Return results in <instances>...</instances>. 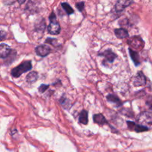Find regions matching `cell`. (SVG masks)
<instances>
[{
  "mask_svg": "<svg viewBox=\"0 0 152 152\" xmlns=\"http://www.w3.org/2000/svg\"><path fill=\"white\" fill-rule=\"evenodd\" d=\"M84 5H85V3L84 1L78 2L75 4V7L80 12H82L84 8Z\"/></svg>",
  "mask_w": 152,
  "mask_h": 152,
  "instance_id": "22",
  "label": "cell"
},
{
  "mask_svg": "<svg viewBox=\"0 0 152 152\" xmlns=\"http://www.w3.org/2000/svg\"><path fill=\"white\" fill-rule=\"evenodd\" d=\"M36 4V3L35 2V0H29L27 4L26 5L25 11H27L28 12H31V14L34 13L35 11H37V7Z\"/></svg>",
  "mask_w": 152,
  "mask_h": 152,
  "instance_id": "13",
  "label": "cell"
},
{
  "mask_svg": "<svg viewBox=\"0 0 152 152\" xmlns=\"http://www.w3.org/2000/svg\"><path fill=\"white\" fill-rule=\"evenodd\" d=\"M146 83V78L142 71H138L134 77L133 84L134 86H142Z\"/></svg>",
  "mask_w": 152,
  "mask_h": 152,
  "instance_id": "6",
  "label": "cell"
},
{
  "mask_svg": "<svg viewBox=\"0 0 152 152\" xmlns=\"http://www.w3.org/2000/svg\"><path fill=\"white\" fill-rule=\"evenodd\" d=\"M114 33L116 37L118 39H124L129 36L128 31L123 28H115L114 30Z\"/></svg>",
  "mask_w": 152,
  "mask_h": 152,
  "instance_id": "11",
  "label": "cell"
},
{
  "mask_svg": "<svg viewBox=\"0 0 152 152\" xmlns=\"http://www.w3.org/2000/svg\"><path fill=\"white\" fill-rule=\"evenodd\" d=\"M32 68L31 61H24L18 66L13 68L11 71V75L14 78H18L23 73L27 72Z\"/></svg>",
  "mask_w": 152,
  "mask_h": 152,
  "instance_id": "1",
  "label": "cell"
},
{
  "mask_svg": "<svg viewBox=\"0 0 152 152\" xmlns=\"http://www.w3.org/2000/svg\"><path fill=\"white\" fill-rule=\"evenodd\" d=\"M128 43L135 49H140L144 46V42L141 37L134 36L131 37L128 41Z\"/></svg>",
  "mask_w": 152,
  "mask_h": 152,
  "instance_id": "9",
  "label": "cell"
},
{
  "mask_svg": "<svg viewBox=\"0 0 152 152\" xmlns=\"http://www.w3.org/2000/svg\"><path fill=\"white\" fill-rule=\"evenodd\" d=\"M35 52L37 55L40 57H45L51 52V49L48 45H40L36 47Z\"/></svg>",
  "mask_w": 152,
  "mask_h": 152,
  "instance_id": "4",
  "label": "cell"
},
{
  "mask_svg": "<svg viewBox=\"0 0 152 152\" xmlns=\"http://www.w3.org/2000/svg\"><path fill=\"white\" fill-rule=\"evenodd\" d=\"M5 36H6L5 32L4 30H1V41L5 37Z\"/></svg>",
  "mask_w": 152,
  "mask_h": 152,
  "instance_id": "25",
  "label": "cell"
},
{
  "mask_svg": "<svg viewBox=\"0 0 152 152\" xmlns=\"http://www.w3.org/2000/svg\"><path fill=\"white\" fill-rule=\"evenodd\" d=\"M79 122L84 125L88 123V112L86 110H83L79 116Z\"/></svg>",
  "mask_w": 152,
  "mask_h": 152,
  "instance_id": "17",
  "label": "cell"
},
{
  "mask_svg": "<svg viewBox=\"0 0 152 152\" xmlns=\"http://www.w3.org/2000/svg\"><path fill=\"white\" fill-rule=\"evenodd\" d=\"M106 99L109 102L115 103V104H117V106H119L121 104V102L120 99L115 95L108 94L106 96Z\"/></svg>",
  "mask_w": 152,
  "mask_h": 152,
  "instance_id": "18",
  "label": "cell"
},
{
  "mask_svg": "<svg viewBox=\"0 0 152 152\" xmlns=\"http://www.w3.org/2000/svg\"><path fill=\"white\" fill-rule=\"evenodd\" d=\"M61 6L68 15H71L74 13V10H73V8L70 6V5L68 3L62 2V3H61Z\"/></svg>",
  "mask_w": 152,
  "mask_h": 152,
  "instance_id": "19",
  "label": "cell"
},
{
  "mask_svg": "<svg viewBox=\"0 0 152 152\" xmlns=\"http://www.w3.org/2000/svg\"><path fill=\"white\" fill-rule=\"evenodd\" d=\"M12 49L10 47L5 43L0 45V58L1 59H6L11 53Z\"/></svg>",
  "mask_w": 152,
  "mask_h": 152,
  "instance_id": "10",
  "label": "cell"
},
{
  "mask_svg": "<svg viewBox=\"0 0 152 152\" xmlns=\"http://www.w3.org/2000/svg\"><path fill=\"white\" fill-rule=\"evenodd\" d=\"M61 105L65 107V108H67L68 106L69 105V103L68 102V100L66 99V98H64V97H62L59 100Z\"/></svg>",
  "mask_w": 152,
  "mask_h": 152,
  "instance_id": "23",
  "label": "cell"
},
{
  "mask_svg": "<svg viewBox=\"0 0 152 152\" xmlns=\"http://www.w3.org/2000/svg\"><path fill=\"white\" fill-rule=\"evenodd\" d=\"M99 55L104 57L105 61L110 64H112L117 58L116 54L111 49H106L103 52L100 53Z\"/></svg>",
  "mask_w": 152,
  "mask_h": 152,
  "instance_id": "5",
  "label": "cell"
},
{
  "mask_svg": "<svg viewBox=\"0 0 152 152\" xmlns=\"http://www.w3.org/2000/svg\"><path fill=\"white\" fill-rule=\"evenodd\" d=\"M129 53L130 55V57L131 58L134 64L136 66L140 64V56L137 53V52L133 50L131 48H129Z\"/></svg>",
  "mask_w": 152,
  "mask_h": 152,
  "instance_id": "14",
  "label": "cell"
},
{
  "mask_svg": "<svg viewBox=\"0 0 152 152\" xmlns=\"http://www.w3.org/2000/svg\"><path fill=\"white\" fill-rule=\"evenodd\" d=\"M127 125L128 128L130 130L134 131L137 132H143L148 130V128L145 126L141 125L140 124H137L134 122L132 121H127Z\"/></svg>",
  "mask_w": 152,
  "mask_h": 152,
  "instance_id": "7",
  "label": "cell"
},
{
  "mask_svg": "<svg viewBox=\"0 0 152 152\" xmlns=\"http://www.w3.org/2000/svg\"><path fill=\"white\" fill-rule=\"evenodd\" d=\"M133 2V0H118L115 5L116 12L122 11L126 7L129 6Z\"/></svg>",
  "mask_w": 152,
  "mask_h": 152,
  "instance_id": "8",
  "label": "cell"
},
{
  "mask_svg": "<svg viewBox=\"0 0 152 152\" xmlns=\"http://www.w3.org/2000/svg\"><path fill=\"white\" fill-rule=\"evenodd\" d=\"M50 23L48 26V32L52 35L59 34L61 32V26L57 21L56 14L53 11L51 12L49 17Z\"/></svg>",
  "mask_w": 152,
  "mask_h": 152,
  "instance_id": "2",
  "label": "cell"
},
{
  "mask_svg": "<svg viewBox=\"0 0 152 152\" xmlns=\"http://www.w3.org/2000/svg\"><path fill=\"white\" fill-rule=\"evenodd\" d=\"M137 121L139 124L147 126L152 125V113L149 112H143L139 114Z\"/></svg>",
  "mask_w": 152,
  "mask_h": 152,
  "instance_id": "3",
  "label": "cell"
},
{
  "mask_svg": "<svg viewBox=\"0 0 152 152\" xmlns=\"http://www.w3.org/2000/svg\"><path fill=\"white\" fill-rule=\"evenodd\" d=\"M93 120L95 123L100 125H102L107 123V121L105 118V117L101 113L95 114L93 116Z\"/></svg>",
  "mask_w": 152,
  "mask_h": 152,
  "instance_id": "12",
  "label": "cell"
},
{
  "mask_svg": "<svg viewBox=\"0 0 152 152\" xmlns=\"http://www.w3.org/2000/svg\"><path fill=\"white\" fill-rule=\"evenodd\" d=\"M17 1L18 3L19 4H20V5L24 4V3L25 2V1H26V0H17Z\"/></svg>",
  "mask_w": 152,
  "mask_h": 152,
  "instance_id": "26",
  "label": "cell"
},
{
  "mask_svg": "<svg viewBox=\"0 0 152 152\" xmlns=\"http://www.w3.org/2000/svg\"><path fill=\"white\" fill-rule=\"evenodd\" d=\"M45 43L50 44L51 45H53L55 47H57L58 46H59L60 44L58 43V40L55 38H52V37H48L45 40Z\"/></svg>",
  "mask_w": 152,
  "mask_h": 152,
  "instance_id": "21",
  "label": "cell"
},
{
  "mask_svg": "<svg viewBox=\"0 0 152 152\" xmlns=\"http://www.w3.org/2000/svg\"><path fill=\"white\" fill-rule=\"evenodd\" d=\"M46 27L45 21L44 18H42L40 20H38L36 21L34 25L35 30L38 32H43L45 28Z\"/></svg>",
  "mask_w": 152,
  "mask_h": 152,
  "instance_id": "15",
  "label": "cell"
},
{
  "mask_svg": "<svg viewBox=\"0 0 152 152\" xmlns=\"http://www.w3.org/2000/svg\"><path fill=\"white\" fill-rule=\"evenodd\" d=\"M38 78V74L36 71H31L29 72L26 77V80L28 83H33L37 81Z\"/></svg>",
  "mask_w": 152,
  "mask_h": 152,
  "instance_id": "16",
  "label": "cell"
},
{
  "mask_svg": "<svg viewBox=\"0 0 152 152\" xmlns=\"http://www.w3.org/2000/svg\"><path fill=\"white\" fill-rule=\"evenodd\" d=\"M17 55V52L15 50H12L10 55L6 58V59H8V60H7L6 61V64H7L8 65L11 64L14 60H15V56Z\"/></svg>",
  "mask_w": 152,
  "mask_h": 152,
  "instance_id": "20",
  "label": "cell"
},
{
  "mask_svg": "<svg viewBox=\"0 0 152 152\" xmlns=\"http://www.w3.org/2000/svg\"><path fill=\"white\" fill-rule=\"evenodd\" d=\"M49 87V85H48V84H41L39 87L38 88V90L40 93H44Z\"/></svg>",
  "mask_w": 152,
  "mask_h": 152,
  "instance_id": "24",
  "label": "cell"
}]
</instances>
